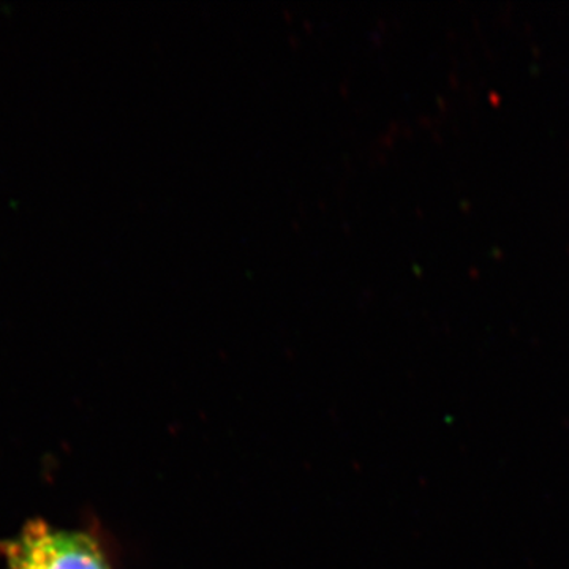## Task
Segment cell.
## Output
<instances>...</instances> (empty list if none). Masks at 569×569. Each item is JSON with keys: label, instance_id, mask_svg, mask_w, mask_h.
Masks as SVG:
<instances>
[{"label": "cell", "instance_id": "6da1fadb", "mask_svg": "<svg viewBox=\"0 0 569 569\" xmlns=\"http://www.w3.org/2000/svg\"><path fill=\"white\" fill-rule=\"evenodd\" d=\"M7 569H111L99 542L80 531L32 520L2 545Z\"/></svg>", "mask_w": 569, "mask_h": 569}]
</instances>
